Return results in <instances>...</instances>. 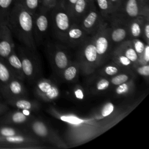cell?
I'll use <instances>...</instances> for the list:
<instances>
[{"instance_id": "b9f144b4", "label": "cell", "mask_w": 149, "mask_h": 149, "mask_svg": "<svg viewBox=\"0 0 149 149\" xmlns=\"http://www.w3.org/2000/svg\"><path fill=\"white\" fill-rule=\"evenodd\" d=\"M109 1L114 10V13H115L119 9L123 0H109Z\"/></svg>"}, {"instance_id": "f35d334b", "label": "cell", "mask_w": 149, "mask_h": 149, "mask_svg": "<svg viewBox=\"0 0 149 149\" xmlns=\"http://www.w3.org/2000/svg\"><path fill=\"white\" fill-rule=\"evenodd\" d=\"M149 62V44H146L144 51L139 59V64H146Z\"/></svg>"}, {"instance_id": "9a60e30c", "label": "cell", "mask_w": 149, "mask_h": 149, "mask_svg": "<svg viewBox=\"0 0 149 149\" xmlns=\"http://www.w3.org/2000/svg\"><path fill=\"white\" fill-rule=\"evenodd\" d=\"M15 48L11 30L7 24H0V58L5 60Z\"/></svg>"}, {"instance_id": "60d3db41", "label": "cell", "mask_w": 149, "mask_h": 149, "mask_svg": "<svg viewBox=\"0 0 149 149\" xmlns=\"http://www.w3.org/2000/svg\"><path fill=\"white\" fill-rule=\"evenodd\" d=\"M77 0H59L61 5L70 13L71 9Z\"/></svg>"}, {"instance_id": "8992f818", "label": "cell", "mask_w": 149, "mask_h": 149, "mask_svg": "<svg viewBox=\"0 0 149 149\" xmlns=\"http://www.w3.org/2000/svg\"><path fill=\"white\" fill-rule=\"evenodd\" d=\"M16 52L20 59L24 79L32 83L36 81L40 72V65L36 52L24 46L17 48Z\"/></svg>"}, {"instance_id": "d6a6232c", "label": "cell", "mask_w": 149, "mask_h": 149, "mask_svg": "<svg viewBox=\"0 0 149 149\" xmlns=\"http://www.w3.org/2000/svg\"><path fill=\"white\" fill-rule=\"evenodd\" d=\"M111 83L109 82V79L107 77H101L95 83V91L101 92L105 91L109 87Z\"/></svg>"}, {"instance_id": "e575fe53", "label": "cell", "mask_w": 149, "mask_h": 149, "mask_svg": "<svg viewBox=\"0 0 149 149\" xmlns=\"http://www.w3.org/2000/svg\"><path fill=\"white\" fill-rule=\"evenodd\" d=\"M134 71L137 73L145 77H148L149 76V64H138L134 67Z\"/></svg>"}, {"instance_id": "d6986e66", "label": "cell", "mask_w": 149, "mask_h": 149, "mask_svg": "<svg viewBox=\"0 0 149 149\" xmlns=\"http://www.w3.org/2000/svg\"><path fill=\"white\" fill-rule=\"evenodd\" d=\"M4 61L10 68L15 77L22 81L24 79L21 61L16 52V48Z\"/></svg>"}, {"instance_id": "6da1fadb", "label": "cell", "mask_w": 149, "mask_h": 149, "mask_svg": "<svg viewBox=\"0 0 149 149\" xmlns=\"http://www.w3.org/2000/svg\"><path fill=\"white\" fill-rule=\"evenodd\" d=\"M12 34L26 47L34 52L37 46L33 36V16L22 5L14 3L7 24Z\"/></svg>"}, {"instance_id": "ffe728a7", "label": "cell", "mask_w": 149, "mask_h": 149, "mask_svg": "<svg viewBox=\"0 0 149 149\" xmlns=\"http://www.w3.org/2000/svg\"><path fill=\"white\" fill-rule=\"evenodd\" d=\"M146 17H148L140 16L127 22V26L129 40L141 38L143 26Z\"/></svg>"}, {"instance_id": "277c9868", "label": "cell", "mask_w": 149, "mask_h": 149, "mask_svg": "<svg viewBox=\"0 0 149 149\" xmlns=\"http://www.w3.org/2000/svg\"><path fill=\"white\" fill-rule=\"evenodd\" d=\"M109 31V23L108 21L105 20L96 33L92 36L98 55L99 67L110 61L113 49L110 40Z\"/></svg>"}, {"instance_id": "f6af8a7d", "label": "cell", "mask_w": 149, "mask_h": 149, "mask_svg": "<svg viewBox=\"0 0 149 149\" xmlns=\"http://www.w3.org/2000/svg\"><path fill=\"white\" fill-rule=\"evenodd\" d=\"M141 1V2L144 4V5H147V4H149V0H140Z\"/></svg>"}, {"instance_id": "d590c367", "label": "cell", "mask_w": 149, "mask_h": 149, "mask_svg": "<svg viewBox=\"0 0 149 149\" xmlns=\"http://www.w3.org/2000/svg\"><path fill=\"white\" fill-rule=\"evenodd\" d=\"M141 39L146 44H149V17L145 18L143 26Z\"/></svg>"}, {"instance_id": "9c48e42d", "label": "cell", "mask_w": 149, "mask_h": 149, "mask_svg": "<svg viewBox=\"0 0 149 149\" xmlns=\"http://www.w3.org/2000/svg\"><path fill=\"white\" fill-rule=\"evenodd\" d=\"M28 129L38 139L54 144L58 147H66L65 144L43 121L38 119L29 120Z\"/></svg>"}, {"instance_id": "7bdbcfd3", "label": "cell", "mask_w": 149, "mask_h": 149, "mask_svg": "<svg viewBox=\"0 0 149 149\" xmlns=\"http://www.w3.org/2000/svg\"><path fill=\"white\" fill-rule=\"evenodd\" d=\"M74 94L76 98L79 100H82L84 97V93L82 88L80 87H76L74 90Z\"/></svg>"}, {"instance_id": "836d02e7", "label": "cell", "mask_w": 149, "mask_h": 149, "mask_svg": "<svg viewBox=\"0 0 149 149\" xmlns=\"http://www.w3.org/2000/svg\"><path fill=\"white\" fill-rule=\"evenodd\" d=\"M131 41L132 45L140 59L144 51L146 44L141 38H134L131 40Z\"/></svg>"}, {"instance_id": "52a82bcc", "label": "cell", "mask_w": 149, "mask_h": 149, "mask_svg": "<svg viewBox=\"0 0 149 149\" xmlns=\"http://www.w3.org/2000/svg\"><path fill=\"white\" fill-rule=\"evenodd\" d=\"M140 16L149 17V4L144 5L140 0H123L119 9L111 17L117 18L127 23Z\"/></svg>"}, {"instance_id": "603a6c76", "label": "cell", "mask_w": 149, "mask_h": 149, "mask_svg": "<svg viewBox=\"0 0 149 149\" xmlns=\"http://www.w3.org/2000/svg\"><path fill=\"white\" fill-rule=\"evenodd\" d=\"M6 102L10 106L21 110L33 111L37 110L39 108V105L37 102L27 100L24 97L8 100H6Z\"/></svg>"}, {"instance_id": "f546056e", "label": "cell", "mask_w": 149, "mask_h": 149, "mask_svg": "<svg viewBox=\"0 0 149 149\" xmlns=\"http://www.w3.org/2000/svg\"><path fill=\"white\" fill-rule=\"evenodd\" d=\"M14 3L22 5L33 15L40 6V0H14Z\"/></svg>"}, {"instance_id": "4316f807", "label": "cell", "mask_w": 149, "mask_h": 149, "mask_svg": "<svg viewBox=\"0 0 149 149\" xmlns=\"http://www.w3.org/2000/svg\"><path fill=\"white\" fill-rule=\"evenodd\" d=\"M14 0H0V24H7Z\"/></svg>"}, {"instance_id": "cb8c5ba5", "label": "cell", "mask_w": 149, "mask_h": 149, "mask_svg": "<svg viewBox=\"0 0 149 149\" xmlns=\"http://www.w3.org/2000/svg\"><path fill=\"white\" fill-rule=\"evenodd\" d=\"M96 71H98L99 74L105 77H111L116 75L120 72H127L117 65L116 63L111 61L109 63L106 62L100 67H99ZM95 71V72H96Z\"/></svg>"}, {"instance_id": "8d00e7d4", "label": "cell", "mask_w": 149, "mask_h": 149, "mask_svg": "<svg viewBox=\"0 0 149 149\" xmlns=\"http://www.w3.org/2000/svg\"><path fill=\"white\" fill-rule=\"evenodd\" d=\"M114 106L112 102H107L101 108L100 115L101 117H107L113 111Z\"/></svg>"}, {"instance_id": "7a4b0ae2", "label": "cell", "mask_w": 149, "mask_h": 149, "mask_svg": "<svg viewBox=\"0 0 149 149\" xmlns=\"http://www.w3.org/2000/svg\"><path fill=\"white\" fill-rule=\"evenodd\" d=\"M51 32L63 45L68 30L74 23L70 13L59 2L49 10Z\"/></svg>"}, {"instance_id": "7c38bea8", "label": "cell", "mask_w": 149, "mask_h": 149, "mask_svg": "<svg viewBox=\"0 0 149 149\" xmlns=\"http://www.w3.org/2000/svg\"><path fill=\"white\" fill-rule=\"evenodd\" d=\"M36 94L45 101H51L57 98L60 92L58 88L51 80L41 79L35 86Z\"/></svg>"}, {"instance_id": "1f68e13d", "label": "cell", "mask_w": 149, "mask_h": 149, "mask_svg": "<svg viewBox=\"0 0 149 149\" xmlns=\"http://www.w3.org/2000/svg\"><path fill=\"white\" fill-rule=\"evenodd\" d=\"M27 134L23 130L19 129L16 127L9 126V125H5L0 126V137L11 136L17 134Z\"/></svg>"}, {"instance_id": "3957f363", "label": "cell", "mask_w": 149, "mask_h": 149, "mask_svg": "<svg viewBox=\"0 0 149 149\" xmlns=\"http://www.w3.org/2000/svg\"><path fill=\"white\" fill-rule=\"evenodd\" d=\"M77 59L80 72L84 75L94 73L99 68V58L93 36H90L77 48Z\"/></svg>"}, {"instance_id": "bcb514c9", "label": "cell", "mask_w": 149, "mask_h": 149, "mask_svg": "<svg viewBox=\"0 0 149 149\" xmlns=\"http://www.w3.org/2000/svg\"><path fill=\"white\" fill-rule=\"evenodd\" d=\"M91 1H94V0H91Z\"/></svg>"}, {"instance_id": "5bb4252c", "label": "cell", "mask_w": 149, "mask_h": 149, "mask_svg": "<svg viewBox=\"0 0 149 149\" xmlns=\"http://www.w3.org/2000/svg\"><path fill=\"white\" fill-rule=\"evenodd\" d=\"M90 36L79 24L74 23L66 33L63 45L77 48Z\"/></svg>"}, {"instance_id": "2e32d148", "label": "cell", "mask_w": 149, "mask_h": 149, "mask_svg": "<svg viewBox=\"0 0 149 149\" xmlns=\"http://www.w3.org/2000/svg\"><path fill=\"white\" fill-rule=\"evenodd\" d=\"M0 144L19 148H31L34 147V145L40 144V143L34 137L27 134H23L0 137Z\"/></svg>"}, {"instance_id": "30bf717a", "label": "cell", "mask_w": 149, "mask_h": 149, "mask_svg": "<svg viewBox=\"0 0 149 149\" xmlns=\"http://www.w3.org/2000/svg\"><path fill=\"white\" fill-rule=\"evenodd\" d=\"M105 21L94 2L79 25L88 35L93 36Z\"/></svg>"}, {"instance_id": "d4e9b609", "label": "cell", "mask_w": 149, "mask_h": 149, "mask_svg": "<svg viewBox=\"0 0 149 149\" xmlns=\"http://www.w3.org/2000/svg\"><path fill=\"white\" fill-rule=\"evenodd\" d=\"M95 4L102 17L108 21L115 12L109 0H94Z\"/></svg>"}, {"instance_id": "ac0fdd59", "label": "cell", "mask_w": 149, "mask_h": 149, "mask_svg": "<svg viewBox=\"0 0 149 149\" xmlns=\"http://www.w3.org/2000/svg\"><path fill=\"white\" fill-rule=\"evenodd\" d=\"M30 120V116L26 115L23 110L10 111L5 114L0 119V123L5 125H22Z\"/></svg>"}, {"instance_id": "7402d4cb", "label": "cell", "mask_w": 149, "mask_h": 149, "mask_svg": "<svg viewBox=\"0 0 149 149\" xmlns=\"http://www.w3.org/2000/svg\"><path fill=\"white\" fill-rule=\"evenodd\" d=\"M110 61H112L126 71L133 73V69L134 66V64L126 56L116 48H113L112 52Z\"/></svg>"}, {"instance_id": "5b68a950", "label": "cell", "mask_w": 149, "mask_h": 149, "mask_svg": "<svg viewBox=\"0 0 149 149\" xmlns=\"http://www.w3.org/2000/svg\"><path fill=\"white\" fill-rule=\"evenodd\" d=\"M49 10L40 6L33 16V36L37 47L46 42L50 27Z\"/></svg>"}, {"instance_id": "ee69618b", "label": "cell", "mask_w": 149, "mask_h": 149, "mask_svg": "<svg viewBox=\"0 0 149 149\" xmlns=\"http://www.w3.org/2000/svg\"><path fill=\"white\" fill-rule=\"evenodd\" d=\"M8 109V107L6 104H3L0 102V115L4 113Z\"/></svg>"}, {"instance_id": "484cf974", "label": "cell", "mask_w": 149, "mask_h": 149, "mask_svg": "<svg viewBox=\"0 0 149 149\" xmlns=\"http://www.w3.org/2000/svg\"><path fill=\"white\" fill-rule=\"evenodd\" d=\"M80 72V70L79 65L76 61H73L69 65H68L63 70L61 75L65 80L71 81L76 79Z\"/></svg>"}, {"instance_id": "8fae6325", "label": "cell", "mask_w": 149, "mask_h": 149, "mask_svg": "<svg viewBox=\"0 0 149 149\" xmlns=\"http://www.w3.org/2000/svg\"><path fill=\"white\" fill-rule=\"evenodd\" d=\"M108 22L109 26V38L113 48L125 41L129 40L126 22L115 17H111Z\"/></svg>"}, {"instance_id": "4fadbf2b", "label": "cell", "mask_w": 149, "mask_h": 149, "mask_svg": "<svg viewBox=\"0 0 149 149\" xmlns=\"http://www.w3.org/2000/svg\"><path fill=\"white\" fill-rule=\"evenodd\" d=\"M0 91L6 100L24 97L27 94L26 90L22 80L16 77L1 86Z\"/></svg>"}, {"instance_id": "e0dca14e", "label": "cell", "mask_w": 149, "mask_h": 149, "mask_svg": "<svg viewBox=\"0 0 149 149\" xmlns=\"http://www.w3.org/2000/svg\"><path fill=\"white\" fill-rule=\"evenodd\" d=\"M94 2V1L91 0H77L76 1L70 12V15L74 23L80 24Z\"/></svg>"}, {"instance_id": "ab89813d", "label": "cell", "mask_w": 149, "mask_h": 149, "mask_svg": "<svg viewBox=\"0 0 149 149\" xmlns=\"http://www.w3.org/2000/svg\"><path fill=\"white\" fill-rule=\"evenodd\" d=\"M40 6L47 9H51L59 2V0H40Z\"/></svg>"}, {"instance_id": "83f0119b", "label": "cell", "mask_w": 149, "mask_h": 149, "mask_svg": "<svg viewBox=\"0 0 149 149\" xmlns=\"http://www.w3.org/2000/svg\"><path fill=\"white\" fill-rule=\"evenodd\" d=\"M14 77L5 61L0 58V87L6 84Z\"/></svg>"}, {"instance_id": "74e56055", "label": "cell", "mask_w": 149, "mask_h": 149, "mask_svg": "<svg viewBox=\"0 0 149 149\" xmlns=\"http://www.w3.org/2000/svg\"><path fill=\"white\" fill-rule=\"evenodd\" d=\"M60 119L64 121L71 124H79L83 122V120L75 116L72 115H62L60 116Z\"/></svg>"}, {"instance_id": "ba28073f", "label": "cell", "mask_w": 149, "mask_h": 149, "mask_svg": "<svg viewBox=\"0 0 149 149\" xmlns=\"http://www.w3.org/2000/svg\"><path fill=\"white\" fill-rule=\"evenodd\" d=\"M65 45L61 44H52L48 42L47 51L49 60L54 70L58 74H62L63 70L73 61Z\"/></svg>"}, {"instance_id": "44dd1931", "label": "cell", "mask_w": 149, "mask_h": 149, "mask_svg": "<svg viewBox=\"0 0 149 149\" xmlns=\"http://www.w3.org/2000/svg\"><path fill=\"white\" fill-rule=\"evenodd\" d=\"M114 48H116L126 56L134 64V66L139 63V57L132 45L131 40L125 41Z\"/></svg>"}, {"instance_id": "4dcf8cb0", "label": "cell", "mask_w": 149, "mask_h": 149, "mask_svg": "<svg viewBox=\"0 0 149 149\" xmlns=\"http://www.w3.org/2000/svg\"><path fill=\"white\" fill-rule=\"evenodd\" d=\"M133 79L126 83L116 86L115 93L118 95H127L131 93L134 88Z\"/></svg>"}, {"instance_id": "f1b7e54d", "label": "cell", "mask_w": 149, "mask_h": 149, "mask_svg": "<svg viewBox=\"0 0 149 149\" xmlns=\"http://www.w3.org/2000/svg\"><path fill=\"white\" fill-rule=\"evenodd\" d=\"M134 76V73L132 72H123L111 76L108 79L111 84L116 86L133 79Z\"/></svg>"}]
</instances>
